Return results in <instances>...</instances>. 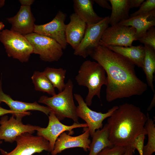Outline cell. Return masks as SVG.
Segmentation results:
<instances>
[{"label":"cell","instance_id":"cell-38","mask_svg":"<svg viewBox=\"0 0 155 155\" xmlns=\"http://www.w3.org/2000/svg\"><path fill=\"white\" fill-rule=\"evenodd\" d=\"M2 141L0 140V146L2 143ZM1 149L0 148V151L1 150Z\"/></svg>","mask_w":155,"mask_h":155},{"label":"cell","instance_id":"cell-13","mask_svg":"<svg viewBox=\"0 0 155 155\" xmlns=\"http://www.w3.org/2000/svg\"><path fill=\"white\" fill-rule=\"evenodd\" d=\"M66 14L59 11L51 22L43 24L34 26V32L50 37L56 41L63 50L66 49L67 42L65 21Z\"/></svg>","mask_w":155,"mask_h":155},{"label":"cell","instance_id":"cell-9","mask_svg":"<svg viewBox=\"0 0 155 155\" xmlns=\"http://www.w3.org/2000/svg\"><path fill=\"white\" fill-rule=\"evenodd\" d=\"M137 40L136 30L130 26L118 24L108 27L104 31L100 45L127 47Z\"/></svg>","mask_w":155,"mask_h":155},{"label":"cell","instance_id":"cell-18","mask_svg":"<svg viewBox=\"0 0 155 155\" xmlns=\"http://www.w3.org/2000/svg\"><path fill=\"white\" fill-rule=\"evenodd\" d=\"M119 24L135 28L138 40L145 34L148 29L155 26V9L144 14L130 17Z\"/></svg>","mask_w":155,"mask_h":155},{"label":"cell","instance_id":"cell-28","mask_svg":"<svg viewBox=\"0 0 155 155\" xmlns=\"http://www.w3.org/2000/svg\"><path fill=\"white\" fill-rule=\"evenodd\" d=\"M155 9V0H146L144 1L140 6L139 9L130 14V17L144 14Z\"/></svg>","mask_w":155,"mask_h":155},{"label":"cell","instance_id":"cell-12","mask_svg":"<svg viewBox=\"0 0 155 155\" xmlns=\"http://www.w3.org/2000/svg\"><path fill=\"white\" fill-rule=\"evenodd\" d=\"M49 115V121L47 127L44 128L39 126L36 130L37 135L42 137L49 142L52 151L54 149L57 139L62 133L68 131V134L71 135L74 133L73 129L88 127L86 123L74 122L71 125H66L61 122L52 111H51Z\"/></svg>","mask_w":155,"mask_h":155},{"label":"cell","instance_id":"cell-1","mask_svg":"<svg viewBox=\"0 0 155 155\" xmlns=\"http://www.w3.org/2000/svg\"><path fill=\"white\" fill-rule=\"evenodd\" d=\"M90 56L102 67L107 74V102L140 96L147 90V84L137 77L135 65L128 59L100 45Z\"/></svg>","mask_w":155,"mask_h":155},{"label":"cell","instance_id":"cell-31","mask_svg":"<svg viewBox=\"0 0 155 155\" xmlns=\"http://www.w3.org/2000/svg\"><path fill=\"white\" fill-rule=\"evenodd\" d=\"M144 0H129L130 9L140 7Z\"/></svg>","mask_w":155,"mask_h":155},{"label":"cell","instance_id":"cell-6","mask_svg":"<svg viewBox=\"0 0 155 155\" xmlns=\"http://www.w3.org/2000/svg\"><path fill=\"white\" fill-rule=\"evenodd\" d=\"M32 46L33 53L47 62L57 61L63 54L61 46L55 40L34 32L24 36Z\"/></svg>","mask_w":155,"mask_h":155},{"label":"cell","instance_id":"cell-10","mask_svg":"<svg viewBox=\"0 0 155 155\" xmlns=\"http://www.w3.org/2000/svg\"><path fill=\"white\" fill-rule=\"evenodd\" d=\"M73 96L78 103L76 109L77 115L86 122L92 137L96 130L102 127L103 121L110 117L118 107L114 106L105 113L97 112L88 107L80 94H74Z\"/></svg>","mask_w":155,"mask_h":155},{"label":"cell","instance_id":"cell-2","mask_svg":"<svg viewBox=\"0 0 155 155\" xmlns=\"http://www.w3.org/2000/svg\"><path fill=\"white\" fill-rule=\"evenodd\" d=\"M147 119L141 108L125 103L118 108L108 119L109 139L113 146L133 147V141L139 135L146 133L145 125Z\"/></svg>","mask_w":155,"mask_h":155},{"label":"cell","instance_id":"cell-21","mask_svg":"<svg viewBox=\"0 0 155 155\" xmlns=\"http://www.w3.org/2000/svg\"><path fill=\"white\" fill-rule=\"evenodd\" d=\"M108 127L107 123L101 129L96 130L92 137L88 155H97L104 149L113 146L109 139Z\"/></svg>","mask_w":155,"mask_h":155},{"label":"cell","instance_id":"cell-23","mask_svg":"<svg viewBox=\"0 0 155 155\" xmlns=\"http://www.w3.org/2000/svg\"><path fill=\"white\" fill-rule=\"evenodd\" d=\"M144 47L145 54L142 68L146 75L147 84L155 92L153 81L155 71V50L146 44H144Z\"/></svg>","mask_w":155,"mask_h":155},{"label":"cell","instance_id":"cell-32","mask_svg":"<svg viewBox=\"0 0 155 155\" xmlns=\"http://www.w3.org/2000/svg\"><path fill=\"white\" fill-rule=\"evenodd\" d=\"M8 114H11L14 116L15 115V113L14 111L10 109L8 110L4 108L1 107L0 105V117Z\"/></svg>","mask_w":155,"mask_h":155},{"label":"cell","instance_id":"cell-34","mask_svg":"<svg viewBox=\"0 0 155 155\" xmlns=\"http://www.w3.org/2000/svg\"><path fill=\"white\" fill-rule=\"evenodd\" d=\"M135 151L131 147H128L122 155H134Z\"/></svg>","mask_w":155,"mask_h":155},{"label":"cell","instance_id":"cell-8","mask_svg":"<svg viewBox=\"0 0 155 155\" xmlns=\"http://www.w3.org/2000/svg\"><path fill=\"white\" fill-rule=\"evenodd\" d=\"M15 141L16 146L13 150L7 152L1 149V154L3 155H33L43 151H52L49 142L41 136L25 133L18 136Z\"/></svg>","mask_w":155,"mask_h":155},{"label":"cell","instance_id":"cell-15","mask_svg":"<svg viewBox=\"0 0 155 155\" xmlns=\"http://www.w3.org/2000/svg\"><path fill=\"white\" fill-rule=\"evenodd\" d=\"M84 132L76 136L67 134L65 132L61 133L57 139L53 150L51 152L52 155H57L63 150L68 148L79 147L87 152L90 148L91 141L88 127L83 128Z\"/></svg>","mask_w":155,"mask_h":155},{"label":"cell","instance_id":"cell-37","mask_svg":"<svg viewBox=\"0 0 155 155\" xmlns=\"http://www.w3.org/2000/svg\"><path fill=\"white\" fill-rule=\"evenodd\" d=\"M5 0H0V8L3 7L5 3Z\"/></svg>","mask_w":155,"mask_h":155},{"label":"cell","instance_id":"cell-3","mask_svg":"<svg viewBox=\"0 0 155 155\" xmlns=\"http://www.w3.org/2000/svg\"><path fill=\"white\" fill-rule=\"evenodd\" d=\"M78 84L86 87L88 92L85 99L88 106H90L94 97L101 98L102 86L106 84L105 71L102 67L96 61L88 60L81 65L75 78Z\"/></svg>","mask_w":155,"mask_h":155},{"label":"cell","instance_id":"cell-30","mask_svg":"<svg viewBox=\"0 0 155 155\" xmlns=\"http://www.w3.org/2000/svg\"><path fill=\"white\" fill-rule=\"evenodd\" d=\"M93 1L100 6L103 8L111 10V7L108 3V0H94Z\"/></svg>","mask_w":155,"mask_h":155},{"label":"cell","instance_id":"cell-35","mask_svg":"<svg viewBox=\"0 0 155 155\" xmlns=\"http://www.w3.org/2000/svg\"><path fill=\"white\" fill-rule=\"evenodd\" d=\"M155 94L154 92V95L153 96V98L151 100V103L150 105L147 108V110L148 111H150L155 106Z\"/></svg>","mask_w":155,"mask_h":155},{"label":"cell","instance_id":"cell-29","mask_svg":"<svg viewBox=\"0 0 155 155\" xmlns=\"http://www.w3.org/2000/svg\"><path fill=\"white\" fill-rule=\"evenodd\" d=\"M126 148L125 147L113 146L104 149L97 155H122Z\"/></svg>","mask_w":155,"mask_h":155},{"label":"cell","instance_id":"cell-26","mask_svg":"<svg viewBox=\"0 0 155 155\" xmlns=\"http://www.w3.org/2000/svg\"><path fill=\"white\" fill-rule=\"evenodd\" d=\"M147 115V119L145 129L148 136V141L146 145L144 146L143 155H152L155 152V125L148 113Z\"/></svg>","mask_w":155,"mask_h":155},{"label":"cell","instance_id":"cell-16","mask_svg":"<svg viewBox=\"0 0 155 155\" xmlns=\"http://www.w3.org/2000/svg\"><path fill=\"white\" fill-rule=\"evenodd\" d=\"M7 20L11 25L10 30L24 36L34 32L35 19L30 6L21 5L17 14Z\"/></svg>","mask_w":155,"mask_h":155},{"label":"cell","instance_id":"cell-14","mask_svg":"<svg viewBox=\"0 0 155 155\" xmlns=\"http://www.w3.org/2000/svg\"><path fill=\"white\" fill-rule=\"evenodd\" d=\"M4 102L9 107L10 110L15 113L14 116L16 118L22 119L24 117L31 114L29 111L41 112L48 116L51 111L47 106L41 105L37 102L29 103L15 100L3 92L2 88V78L0 80V104Z\"/></svg>","mask_w":155,"mask_h":155},{"label":"cell","instance_id":"cell-20","mask_svg":"<svg viewBox=\"0 0 155 155\" xmlns=\"http://www.w3.org/2000/svg\"><path fill=\"white\" fill-rule=\"evenodd\" d=\"M104 46L125 57L135 65L142 68L145 54L144 46L140 45L127 47L113 46Z\"/></svg>","mask_w":155,"mask_h":155},{"label":"cell","instance_id":"cell-19","mask_svg":"<svg viewBox=\"0 0 155 155\" xmlns=\"http://www.w3.org/2000/svg\"><path fill=\"white\" fill-rule=\"evenodd\" d=\"M73 7L75 13L86 25L96 24L104 17L99 16L93 8L94 2L92 0H74Z\"/></svg>","mask_w":155,"mask_h":155},{"label":"cell","instance_id":"cell-17","mask_svg":"<svg viewBox=\"0 0 155 155\" xmlns=\"http://www.w3.org/2000/svg\"><path fill=\"white\" fill-rule=\"evenodd\" d=\"M69 18L70 22L65 28L66 38L67 44L75 50L83 39L87 25L75 13L71 14Z\"/></svg>","mask_w":155,"mask_h":155},{"label":"cell","instance_id":"cell-22","mask_svg":"<svg viewBox=\"0 0 155 155\" xmlns=\"http://www.w3.org/2000/svg\"><path fill=\"white\" fill-rule=\"evenodd\" d=\"M111 5L112 12L109 17V24L111 26L117 24L129 18L130 9L129 0H109Z\"/></svg>","mask_w":155,"mask_h":155},{"label":"cell","instance_id":"cell-4","mask_svg":"<svg viewBox=\"0 0 155 155\" xmlns=\"http://www.w3.org/2000/svg\"><path fill=\"white\" fill-rule=\"evenodd\" d=\"M73 82L69 79L63 91L51 97L42 96L38 102L46 105L60 121L67 118L79 123L73 100Z\"/></svg>","mask_w":155,"mask_h":155},{"label":"cell","instance_id":"cell-33","mask_svg":"<svg viewBox=\"0 0 155 155\" xmlns=\"http://www.w3.org/2000/svg\"><path fill=\"white\" fill-rule=\"evenodd\" d=\"M34 0H20L19 2L21 4V5L30 6L34 2Z\"/></svg>","mask_w":155,"mask_h":155},{"label":"cell","instance_id":"cell-5","mask_svg":"<svg viewBox=\"0 0 155 155\" xmlns=\"http://www.w3.org/2000/svg\"><path fill=\"white\" fill-rule=\"evenodd\" d=\"M0 41L8 56L21 62L28 61L33 53L32 47L25 36L10 30L5 29L1 32Z\"/></svg>","mask_w":155,"mask_h":155},{"label":"cell","instance_id":"cell-7","mask_svg":"<svg viewBox=\"0 0 155 155\" xmlns=\"http://www.w3.org/2000/svg\"><path fill=\"white\" fill-rule=\"evenodd\" d=\"M109 16L104 17L98 22L87 25L83 39L73 54L86 58L100 45L102 36L108 27Z\"/></svg>","mask_w":155,"mask_h":155},{"label":"cell","instance_id":"cell-11","mask_svg":"<svg viewBox=\"0 0 155 155\" xmlns=\"http://www.w3.org/2000/svg\"><path fill=\"white\" fill-rule=\"evenodd\" d=\"M39 127L29 124L25 125L22 119L16 118L13 115L9 119L8 116L4 115L0 120V140L12 143L23 133H34Z\"/></svg>","mask_w":155,"mask_h":155},{"label":"cell","instance_id":"cell-36","mask_svg":"<svg viewBox=\"0 0 155 155\" xmlns=\"http://www.w3.org/2000/svg\"><path fill=\"white\" fill-rule=\"evenodd\" d=\"M5 26L4 24L2 22H0V35L1 32L0 31L3 29Z\"/></svg>","mask_w":155,"mask_h":155},{"label":"cell","instance_id":"cell-27","mask_svg":"<svg viewBox=\"0 0 155 155\" xmlns=\"http://www.w3.org/2000/svg\"><path fill=\"white\" fill-rule=\"evenodd\" d=\"M141 43L148 45L155 50V28L152 26L138 40Z\"/></svg>","mask_w":155,"mask_h":155},{"label":"cell","instance_id":"cell-25","mask_svg":"<svg viewBox=\"0 0 155 155\" xmlns=\"http://www.w3.org/2000/svg\"><path fill=\"white\" fill-rule=\"evenodd\" d=\"M31 79L36 90L46 92L52 96L56 94L55 88L43 72L35 71Z\"/></svg>","mask_w":155,"mask_h":155},{"label":"cell","instance_id":"cell-24","mask_svg":"<svg viewBox=\"0 0 155 155\" xmlns=\"http://www.w3.org/2000/svg\"><path fill=\"white\" fill-rule=\"evenodd\" d=\"M67 71L62 68H56L47 67L43 71L53 87L56 88L59 92L64 89L65 84L64 80Z\"/></svg>","mask_w":155,"mask_h":155}]
</instances>
